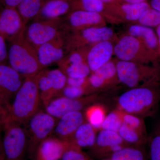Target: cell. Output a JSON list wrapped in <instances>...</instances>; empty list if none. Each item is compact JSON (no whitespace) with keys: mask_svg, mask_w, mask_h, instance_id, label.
<instances>
[{"mask_svg":"<svg viewBox=\"0 0 160 160\" xmlns=\"http://www.w3.org/2000/svg\"><path fill=\"white\" fill-rule=\"evenodd\" d=\"M160 102V85L132 88L118 100L119 110L138 116L154 113Z\"/></svg>","mask_w":160,"mask_h":160,"instance_id":"cell-1","label":"cell"},{"mask_svg":"<svg viewBox=\"0 0 160 160\" xmlns=\"http://www.w3.org/2000/svg\"><path fill=\"white\" fill-rule=\"evenodd\" d=\"M41 102L37 75L25 78L10 104L7 121L23 125L39 110Z\"/></svg>","mask_w":160,"mask_h":160,"instance_id":"cell-2","label":"cell"},{"mask_svg":"<svg viewBox=\"0 0 160 160\" xmlns=\"http://www.w3.org/2000/svg\"><path fill=\"white\" fill-rule=\"evenodd\" d=\"M12 42L8 57L12 69L25 78L37 75L44 69L39 62L36 49L23 34Z\"/></svg>","mask_w":160,"mask_h":160,"instance_id":"cell-3","label":"cell"},{"mask_svg":"<svg viewBox=\"0 0 160 160\" xmlns=\"http://www.w3.org/2000/svg\"><path fill=\"white\" fill-rule=\"evenodd\" d=\"M118 79L129 88L160 85V70L157 68L120 61L116 64Z\"/></svg>","mask_w":160,"mask_h":160,"instance_id":"cell-4","label":"cell"},{"mask_svg":"<svg viewBox=\"0 0 160 160\" xmlns=\"http://www.w3.org/2000/svg\"><path fill=\"white\" fill-rule=\"evenodd\" d=\"M58 119L39 109L23 124L27 139V153L34 160L40 143L52 134Z\"/></svg>","mask_w":160,"mask_h":160,"instance_id":"cell-5","label":"cell"},{"mask_svg":"<svg viewBox=\"0 0 160 160\" xmlns=\"http://www.w3.org/2000/svg\"><path fill=\"white\" fill-rule=\"evenodd\" d=\"M2 147L6 160H24L27 139L22 125L8 120L3 124Z\"/></svg>","mask_w":160,"mask_h":160,"instance_id":"cell-6","label":"cell"},{"mask_svg":"<svg viewBox=\"0 0 160 160\" xmlns=\"http://www.w3.org/2000/svg\"><path fill=\"white\" fill-rule=\"evenodd\" d=\"M113 52L121 61L147 63L153 61L158 53L148 48L138 38L128 35L123 37L113 48Z\"/></svg>","mask_w":160,"mask_h":160,"instance_id":"cell-7","label":"cell"},{"mask_svg":"<svg viewBox=\"0 0 160 160\" xmlns=\"http://www.w3.org/2000/svg\"><path fill=\"white\" fill-rule=\"evenodd\" d=\"M62 22V18L33 21L26 25L23 36L37 49L39 46L64 33Z\"/></svg>","mask_w":160,"mask_h":160,"instance_id":"cell-8","label":"cell"},{"mask_svg":"<svg viewBox=\"0 0 160 160\" xmlns=\"http://www.w3.org/2000/svg\"><path fill=\"white\" fill-rule=\"evenodd\" d=\"M74 31V33L65 38L66 51L80 49L87 44L109 41L114 34L113 30L106 26L91 27Z\"/></svg>","mask_w":160,"mask_h":160,"instance_id":"cell-9","label":"cell"},{"mask_svg":"<svg viewBox=\"0 0 160 160\" xmlns=\"http://www.w3.org/2000/svg\"><path fill=\"white\" fill-rule=\"evenodd\" d=\"M96 97L88 96L77 99H71L63 96L53 98L46 106L45 111L48 114L59 119L64 115L74 111H81L94 102Z\"/></svg>","mask_w":160,"mask_h":160,"instance_id":"cell-10","label":"cell"},{"mask_svg":"<svg viewBox=\"0 0 160 160\" xmlns=\"http://www.w3.org/2000/svg\"><path fill=\"white\" fill-rule=\"evenodd\" d=\"M77 149L69 140L50 135L38 147L34 160H60L67 150Z\"/></svg>","mask_w":160,"mask_h":160,"instance_id":"cell-11","label":"cell"},{"mask_svg":"<svg viewBox=\"0 0 160 160\" xmlns=\"http://www.w3.org/2000/svg\"><path fill=\"white\" fill-rule=\"evenodd\" d=\"M36 50L39 62L43 69L53 63H58L65 57L64 33L39 46Z\"/></svg>","mask_w":160,"mask_h":160,"instance_id":"cell-12","label":"cell"},{"mask_svg":"<svg viewBox=\"0 0 160 160\" xmlns=\"http://www.w3.org/2000/svg\"><path fill=\"white\" fill-rule=\"evenodd\" d=\"M25 26L16 8L6 7L0 14V34L13 41L23 34Z\"/></svg>","mask_w":160,"mask_h":160,"instance_id":"cell-13","label":"cell"},{"mask_svg":"<svg viewBox=\"0 0 160 160\" xmlns=\"http://www.w3.org/2000/svg\"><path fill=\"white\" fill-rule=\"evenodd\" d=\"M23 78L11 66L0 64V96L7 103L11 104L24 82Z\"/></svg>","mask_w":160,"mask_h":160,"instance_id":"cell-14","label":"cell"},{"mask_svg":"<svg viewBox=\"0 0 160 160\" xmlns=\"http://www.w3.org/2000/svg\"><path fill=\"white\" fill-rule=\"evenodd\" d=\"M150 7L147 2L138 4L106 3L104 15L129 21H138L142 14Z\"/></svg>","mask_w":160,"mask_h":160,"instance_id":"cell-15","label":"cell"},{"mask_svg":"<svg viewBox=\"0 0 160 160\" xmlns=\"http://www.w3.org/2000/svg\"><path fill=\"white\" fill-rule=\"evenodd\" d=\"M102 15L98 12L78 10L72 11L67 15L66 22H62L63 29L69 26L74 31L104 24Z\"/></svg>","mask_w":160,"mask_h":160,"instance_id":"cell-16","label":"cell"},{"mask_svg":"<svg viewBox=\"0 0 160 160\" xmlns=\"http://www.w3.org/2000/svg\"><path fill=\"white\" fill-rule=\"evenodd\" d=\"M84 120L85 116L82 111L69 112L58 120L52 133L62 139H71Z\"/></svg>","mask_w":160,"mask_h":160,"instance_id":"cell-17","label":"cell"},{"mask_svg":"<svg viewBox=\"0 0 160 160\" xmlns=\"http://www.w3.org/2000/svg\"><path fill=\"white\" fill-rule=\"evenodd\" d=\"M74 0H48L41 9L34 21L62 18L70 13Z\"/></svg>","mask_w":160,"mask_h":160,"instance_id":"cell-18","label":"cell"},{"mask_svg":"<svg viewBox=\"0 0 160 160\" xmlns=\"http://www.w3.org/2000/svg\"><path fill=\"white\" fill-rule=\"evenodd\" d=\"M113 53V47L109 41L95 44L86 56V62L91 71H95L109 62Z\"/></svg>","mask_w":160,"mask_h":160,"instance_id":"cell-19","label":"cell"},{"mask_svg":"<svg viewBox=\"0 0 160 160\" xmlns=\"http://www.w3.org/2000/svg\"><path fill=\"white\" fill-rule=\"evenodd\" d=\"M95 130L87 122H84L78 128L72 138L69 140L78 149L92 147L96 139Z\"/></svg>","mask_w":160,"mask_h":160,"instance_id":"cell-20","label":"cell"},{"mask_svg":"<svg viewBox=\"0 0 160 160\" xmlns=\"http://www.w3.org/2000/svg\"><path fill=\"white\" fill-rule=\"evenodd\" d=\"M129 35L142 41L149 49L158 54V43L157 36L153 30L142 25H132L129 27Z\"/></svg>","mask_w":160,"mask_h":160,"instance_id":"cell-21","label":"cell"},{"mask_svg":"<svg viewBox=\"0 0 160 160\" xmlns=\"http://www.w3.org/2000/svg\"><path fill=\"white\" fill-rule=\"evenodd\" d=\"M48 0H23L17 7L26 27L29 21L34 19Z\"/></svg>","mask_w":160,"mask_h":160,"instance_id":"cell-22","label":"cell"},{"mask_svg":"<svg viewBox=\"0 0 160 160\" xmlns=\"http://www.w3.org/2000/svg\"><path fill=\"white\" fill-rule=\"evenodd\" d=\"M124 140L120 136L118 132L110 130L101 129L96 137L95 143L92 147H97L98 149H102L107 152L112 146L124 145ZM92 148V147H91Z\"/></svg>","mask_w":160,"mask_h":160,"instance_id":"cell-23","label":"cell"},{"mask_svg":"<svg viewBox=\"0 0 160 160\" xmlns=\"http://www.w3.org/2000/svg\"><path fill=\"white\" fill-rule=\"evenodd\" d=\"M38 88L41 101L44 106L54 98L51 80L47 75L46 69L42 70L37 75Z\"/></svg>","mask_w":160,"mask_h":160,"instance_id":"cell-24","label":"cell"},{"mask_svg":"<svg viewBox=\"0 0 160 160\" xmlns=\"http://www.w3.org/2000/svg\"><path fill=\"white\" fill-rule=\"evenodd\" d=\"M106 116L104 107L98 104L88 106L86 109L84 114L87 122L91 125L96 130L101 129Z\"/></svg>","mask_w":160,"mask_h":160,"instance_id":"cell-25","label":"cell"},{"mask_svg":"<svg viewBox=\"0 0 160 160\" xmlns=\"http://www.w3.org/2000/svg\"><path fill=\"white\" fill-rule=\"evenodd\" d=\"M118 132L125 142L141 146L147 141L146 133L131 128L125 123H123Z\"/></svg>","mask_w":160,"mask_h":160,"instance_id":"cell-26","label":"cell"},{"mask_svg":"<svg viewBox=\"0 0 160 160\" xmlns=\"http://www.w3.org/2000/svg\"><path fill=\"white\" fill-rule=\"evenodd\" d=\"M58 65L59 69L65 73L67 77L86 78L91 71L87 62L77 64H58Z\"/></svg>","mask_w":160,"mask_h":160,"instance_id":"cell-27","label":"cell"},{"mask_svg":"<svg viewBox=\"0 0 160 160\" xmlns=\"http://www.w3.org/2000/svg\"><path fill=\"white\" fill-rule=\"evenodd\" d=\"M110 160H146L142 149L132 147H124L112 153Z\"/></svg>","mask_w":160,"mask_h":160,"instance_id":"cell-28","label":"cell"},{"mask_svg":"<svg viewBox=\"0 0 160 160\" xmlns=\"http://www.w3.org/2000/svg\"><path fill=\"white\" fill-rule=\"evenodd\" d=\"M105 8L106 3L101 0H74L71 12L85 10L105 15Z\"/></svg>","mask_w":160,"mask_h":160,"instance_id":"cell-29","label":"cell"},{"mask_svg":"<svg viewBox=\"0 0 160 160\" xmlns=\"http://www.w3.org/2000/svg\"><path fill=\"white\" fill-rule=\"evenodd\" d=\"M46 72L52 84L54 98L59 96L66 86L67 76L59 69L46 70Z\"/></svg>","mask_w":160,"mask_h":160,"instance_id":"cell-30","label":"cell"},{"mask_svg":"<svg viewBox=\"0 0 160 160\" xmlns=\"http://www.w3.org/2000/svg\"><path fill=\"white\" fill-rule=\"evenodd\" d=\"M122 124L123 120L121 110L119 109L115 110L106 116L102 124L101 129L118 132Z\"/></svg>","mask_w":160,"mask_h":160,"instance_id":"cell-31","label":"cell"},{"mask_svg":"<svg viewBox=\"0 0 160 160\" xmlns=\"http://www.w3.org/2000/svg\"><path fill=\"white\" fill-rule=\"evenodd\" d=\"M149 160H160V122L149 138Z\"/></svg>","mask_w":160,"mask_h":160,"instance_id":"cell-32","label":"cell"},{"mask_svg":"<svg viewBox=\"0 0 160 160\" xmlns=\"http://www.w3.org/2000/svg\"><path fill=\"white\" fill-rule=\"evenodd\" d=\"M138 21L142 26H158L160 24V11L150 7L142 14Z\"/></svg>","mask_w":160,"mask_h":160,"instance_id":"cell-33","label":"cell"},{"mask_svg":"<svg viewBox=\"0 0 160 160\" xmlns=\"http://www.w3.org/2000/svg\"><path fill=\"white\" fill-rule=\"evenodd\" d=\"M93 72L102 78L106 84L114 80L116 77H117L116 64L110 61L103 65Z\"/></svg>","mask_w":160,"mask_h":160,"instance_id":"cell-34","label":"cell"},{"mask_svg":"<svg viewBox=\"0 0 160 160\" xmlns=\"http://www.w3.org/2000/svg\"><path fill=\"white\" fill-rule=\"evenodd\" d=\"M121 111L123 123L141 132L146 133V126L142 118L136 115Z\"/></svg>","mask_w":160,"mask_h":160,"instance_id":"cell-35","label":"cell"},{"mask_svg":"<svg viewBox=\"0 0 160 160\" xmlns=\"http://www.w3.org/2000/svg\"><path fill=\"white\" fill-rule=\"evenodd\" d=\"M87 87H74L66 85L61 92L59 96H63L71 99L82 97L88 92Z\"/></svg>","mask_w":160,"mask_h":160,"instance_id":"cell-36","label":"cell"},{"mask_svg":"<svg viewBox=\"0 0 160 160\" xmlns=\"http://www.w3.org/2000/svg\"><path fill=\"white\" fill-rule=\"evenodd\" d=\"M61 160H91L81 149H70L63 154Z\"/></svg>","mask_w":160,"mask_h":160,"instance_id":"cell-37","label":"cell"},{"mask_svg":"<svg viewBox=\"0 0 160 160\" xmlns=\"http://www.w3.org/2000/svg\"><path fill=\"white\" fill-rule=\"evenodd\" d=\"M10 105L0 96V124H4L8 120Z\"/></svg>","mask_w":160,"mask_h":160,"instance_id":"cell-38","label":"cell"},{"mask_svg":"<svg viewBox=\"0 0 160 160\" xmlns=\"http://www.w3.org/2000/svg\"><path fill=\"white\" fill-rule=\"evenodd\" d=\"M88 84L94 88H99L106 84V82L102 78L94 72L88 79Z\"/></svg>","mask_w":160,"mask_h":160,"instance_id":"cell-39","label":"cell"},{"mask_svg":"<svg viewBox=\"0 0 160 160\" xmlns=\"http://www.w3.org/2000/svg\"><path fill=\"white\" fill-rule=\"evenodd\" d=\"M66 85L74 87H87L89 86L88 79L86 78L67 77Z\"/></svg>","mask_w":160,"mask_h":160,"instance_id":"cell-40","label":"cell"},{"mask_svg":"<svg viewBox=\"0 0 160 160\" xmlns=\"http://www.w3.org/2000/svg\"><path fill=\"white\" fill-rule=\"evenodd\" d=\"M8 57L5 38L2 35L0 34V64L5 61Z\"/></svg>","mask_w":160,"mask_h":160,"instance_id":"cell-41","label":"cell"},{"mask_svg":"<svg viewBox=\"0 0 160 160\" xmlns=\"http://www.w3.org/2000/svg\"><path fill=\"white\" fill-rule=\"evenodd\" d=\"M23 0H4L6 7L16 8Z\"/></svg>","mask_w":160,"mask_h":160,"instance_id":"cell-42","label":"cell"},{"mask_svg":"<svg viewBox=\"0 0 160 160\" xmlns=\"http://www.w3.org/2000/svg\"><path fill=\"white\" fill-rule=\"evenodd\" d=\"M147 0H113L112 2L117 3H128V4H138L146 2Z\"/></svg>","mask_w":160,"mask_h":160,"instance_id":"cell-43","label":"cell"},{"mask_svg":"<svg viewBox=\"0 0 160 160\" xmlns=\"http://www.w3.org/2000/svg\"><path fill=\"white\" fill-rule=\"evenodd\" d=\"M150 6L152 9L160 11V0H151Z\"/></svg>","mask_w":160,"mask_h":160,"instance_id":"cell-44","label":"cell"},{"mask_svg":"<svg viewBox=\"0 0 160 160\" xmlns=\"http://www.w3.org/2000/svg\"><path fill=\"white\" fill-rule=\"evenodd\" d=\"M156 31L157 34L158 43V54H160V24L157 26Z\"/></svg>","mask_w":160,"mask_h":160,"instance_id":"cell-45","label":"cell"},{"mask_svg":"<svg viewBox=\"0 0 160 160\" xmlns=\"http://www.w3.org/2000/svg\"><path fill=\"white\" fill-rule=\"evenodd\" d=\"M3 124H0V148L2 147V141L1 140V133L3 132Z\"/></svg>","mask_w":160,"mask_h":160,"instance_id":"cell-46","label":"cell"},{"mask_svg":"<svg viewBox=\"0 0 160 160\" xmlns=\"http://www.w3.org/2000/svg\"><path fill=\"white\" fill-rule=\"evenodd\" d=\"M0 160H6L3 151L0 153Z\"/></svg>","mask_w":160,"mask_h":160,"instance_id":"cell-47","label":"cell"},{"mask_svg":"<svg viewBox=\"0 0 160 160\" xmlns=\"http://www.w3.org/2000/svg\"><path fill=\"white\" fill-rule=\"evenodd\" d=\"M101 1L106 4V3H111L113 2V0H101Z\"/></svg>","mask_w":160,"mask_h":160,"instance_id":"cell-48","label":"cell"},{"mask_svg":"<svg viewBox=\"0 0 160 160\" xmlns=\"http://www.w3.org/2000/svg\"><path fill=\"white\" fill-rule=\"evenodd\" d=\"M2 152H3L2 147V148H0V153Z\"/></svg>","mask_w":160,"mask_h":160,"instance_id":"cell-49","label":"cell"},{"mask_svg":"<svg viewBox=\"0 0 160 160\" xmlns=\"http://www.w3.org/2000/svg\"></svg>","mask_w":160,"mask_h":160,"instance_id":"cell-50","label":"cell"}]
</instances>
